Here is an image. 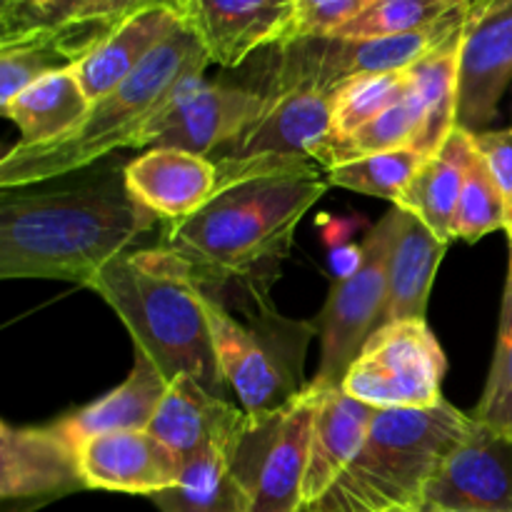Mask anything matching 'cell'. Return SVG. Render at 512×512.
Here are the masks:
<instances>
[{
  "label": "cell",
  "instance_id": "6da1fadb",
  "mask_svg": "<svg viewBox=\"0 0 512 512\" xmlns=\"http://www.w3.org/2000/svg\"><path fill=\"white\" fill-rule=\"evenodd\" d=\"M218 190L195 215L173 223L163 245L193 268L200 288L225 283L263 290L278 273L295 228L328 190L313 160L215 163Z\"/></svg>",
  "mask_w": 512,
  "mask_h": 512
},
{
  "label": "cell",
  "instance_id": "7a4b0ae2",
  "mask_svg": "<svg viewBox=\"0 0 512 512\" xmlns=\"http://www.w3.org/2000/svg\"><path fill=\"white\" fill-rule=\"evenodd\" d=\"M155 220L125 183L5 198L0 278L70 280L88 288Z\"/></svg>",
  "mask_w": 512,
  "mask_h": 512
},
{
  "label": "cell",
  "instance_id": "3957f363",
  "mask_svg": "<svg viewBox=\"0 0 512 512\" xmlns=\"http://www.w3.org/2000/svg\"><path fill=\"white\" fill-rule=\"evenodd\" d=\"M90 290L115 310L135 343V353L158 368L165 383L198 380L225 398V378L205 313V293L193 268L168 245L128 250L95 275Z\"/></svg>",
  "mask_w": 512,
  "mask_h": 512
},
{
  "label": "cell",
  "instance_id": "277c9868",
  "mask_svg": "<svg viewBox=\"0 0 512 512\" xmlns=\"http://www.w3.org/2000/svg\"><path fill=\"white\" fill-rule=\"evenodd\" d=\"M208 63L203 43L183 23L128 80L90 103L78 128L53 143H18L8 150L0 160V185L10 190L43 183L88 168L118 148H138L145 130L163 115L188 80L205 73Z\"/></svg>",
  "mask_w": 512,
  "mask_h": 512
},
{
  "label": "cell",
  "instance_id": "5b68a950",
  "mask_svg": "<svg viewBox=\"0 0 512 512\" xmlns=\"http://www.w3.org/2000/svg\"><path fill=\"white\" fill-rule=\"evenodd\" d=\"M470 428L473 415L448 400L435 408L378 410L363 448L310 512L420 508L430 478Z\"/></svg>",
  "mask_w": 512,
  "mask_h": 512
},
{
  "label": "cell",
  "instance_id": "8992f818",
  "mask_svg": "<svg viewBox=\"0 0 512 512\" xmlns=\"http://www.w3.org/2000/svg\"><path fill=\"white\" fill-rule=\"evenodd\" d=\"M205 293L210 333L225 383L235 390L250 418L283 410L305 390L303 358L318 325L293 323L255 290L250 323H240L218 295Z\"/></svg>",
  "mask_w": 512,
  "mask_h": 512
},
{
  "label": "cell",
  "instance_id": "52a82bcc",
  "mask_svg": "<svg viewBox=\"0 0 512 512\" xmlns=\"http://www.w3.org/2000/svg\"><path fill=\"white\" fill-rule=\"evenodd\" d=\"M398 225L400 208L395 205L363 240L355 268L330 288L328 303L315 323L320 330V365L310 383L315 390L343 388L350 365L383 325L388 260Z\"/></svg>",
  "mask_w": 512,
  "mask_h": 512
},
{
  "label": "cell",
  "instance_id": "ba28073f",
  "mask_svg": "<svg viewBox=\"0 0 512 512\" xmlns=\"http://www.w3.org/2000/svg\"><path fill=\"white\" fill-rule=\"evenodd\" d=\"M470 5H463L440 23L405 35L368 40L310 38L290 43L278 50L275 70L265 88L283 90L293 85H315L333 93L340 83L360 75L398 73L408 70L420 58L453 38L468 23Z\"/></svg>",
  "mask_w": 512,
  "mask_h": 512
},
{
  "label": "cell",
  "instance_id": "9c48e42d",
  "mask_svg": "<svg viewBox=\"0 0 512 512\" xmlns=\"http://www.w3.org/2000/svg\"><path fill=\"white\" fill-rule=\"evenodd\" d=\"M445 353L425 320L388 323L350 365L343 390L375 410H418L443 403Z\"/></svg>",
  "mask_w": 512,
  "mask_h": 512
},
{
  "label": "cell",
  "instance_id": "30bf717a",
  "mask_svg": "<svg viewBox=\"0 0 512 512\" xmlns=\"http://www.w3.org/2000/svg\"><path fill=\"white\" fill-rule=\"evenodd\" d=\"M313 385L283 410L250 418L238 445L228 455L230 468L250 493V512H303V485L308 475L310 438L315 418Z\"/></svg>",
  "mask_w": 512,
  "mask_h": 512
},
{
  "label": "cell",
  "instance_id": "8fae6325",
  "mask_svg": "<svg viewBox=\"0 0 512 512\" xmlns=\"http://www.w3.org/2000/svg\"><path fill=\"white\" fill-rule=\"evenodd\" d=\"M273 93L228 83L188 80L173 103L145 130L138 148H178L210 158L215 150L238 138L268 110Z\"/></svg>",
  "mask_w": 512,
  "mask_h": 512
},
{
  "label": "cell",
  "instance_id": "7c38bea8",
  "mask_svg": "<svg viewBox=\"0 0 512 512\" xmlns=\"http://www.w3.org/2000/svg\"><path fill=\"white\" fill-rule=\"evenodd\" d=\"M268 110L210 155L213 163L313 160L333 138V95L315 85L273 90Z\"/></svg>",
  "mask_w": 512,
  "mask_h": 512
},
{
  "label": "cell",
  "instance_id": "4fadbf2b",
  "mask_svg": "<svg viewBox=\"0 0 512 512\" xmlns=\"http://www.w3.org/2000/svg\"><path fill=\"white\" fill-rule=\"evenodd\" d=\"M423 505L440 510L512 512V435L473 418L425 488Z\"/></svg>",
  "mask_w": 512,
  "mask_h": 512
},
{
  "label": "cell",
  "instance_id": "5bb4252c",
  "mask_svg": "<svg viewBox=\"0 0 512 512\" xmlns=\"http://www.w3.org/2000/svg\"><path fill=\"white\" fill-rule=\"evenodd\" d=\"M512 80V0L468 13L460 48L458 128L483 133Z\"/></svg>",
  "mask_w": 512,
  "mask_h": 512
},
{
  "label": "cell",
  "instance_id": "9a60e30c",
  "mask_svg": "<svg viewBox=\"0 0 512 512\" xmlns=\"http://www.w3.org/2000/svg\"><path fill=\"white\" fill-rule=\"evenodd\" d=\"M248 428V413L205 390L190 375L168 383L148 433L175 455L180 465L218 448L233 453Z\"/></svg>",
  "mask_w": 512,
  "mask_h": 512
},
{
  "label": "cell",
  "instance_id": "2e32d148",
  "mask_svg": "<svg viewBox=\"0 0 512 512\" xmlns=\"http://www.w3.org/2000/svg\"><path fill=\"white\" fill-rule=\"evenodd\" d=\"M118 25L50 20L8 30L0 40V108L45 75L73 70Z\"/></svg>",
  "mask_w": 512,
  "mask_h": 512
},
{
  "label": "cell",
  "instance_id": "e0dca14e",
  "mask_svg": "<svg viewBox=\"0 0 512 512\" xmlns=\"http://www.w3.org/2000/svg\"><path fill=\"white\" fill-rule=\"evenodd\" d=\"M85 488L78 448L50 423L43 428H0V495L33 500Z\"/></svg>",
  "mask_w": 512,
  "mask_h": 512
},
{
  "label": "cell",
  "instance_id": "ac0fdd59",
  "mask_svg": "<svg viewBox=\"0 0 512 512\" xmlns=\"http://www.w3.org/2000/svg\"><path fill=\"white\" fill-rule=\"evenodd\" d=\"M85 488L153 495L178 483L180 463L148 430H123L88 438L78 448Z\"/></svg>",
  "mask_w": 512,
  "mask_h": 512
},
{
  "label": "cell",
  "instance_id": "d6986e66",
  "mask_svg": "<svg viewBox=\"0 0 512 512\" xmlns=\"http://www.w3.org/2000/svg\"><path fill=\"white\" fill-rule=\"evenodd\" d=\"M125 188L170 225L198 213L218 190L210 158L178 148H148L123 170Z\"/></svg>",
  "mask_w": 512,
  "mask_h": 512
},
{
  "label": "cell",
  "instance_id": "ffe728a7",
  "mask_svg": "<svg viewBox=\"0 0 512 512\" xmlns=\"http://www.w3.org/2000/svg\"><path fill=\"white\" fill-rule=\"evenodd\" d=\"M288 3L283 0H190L185 23L210 63L238 68L260 48H278Z\"/></svg>",
  "mask_w": 512,
  "mask_h": 512
},
{
  "label": "cell",
  "instance_id": "44dd1931",
  "mask_svg": "<svg viewBox=\"0 0 512 512\" xmlns=\"http://www.w3.org/2000/svg\"><path fill=\"white\" fill-rule=\"evenodd\" d=\"M315 393L318 400H315L308 475L303 485L305 510L315 508L343 475V470L353 463L378 415L373 405L350 398L343 388L315 390Z\"/></svg>",
  "mask_w": 512,
  "mask_h": 512
},
{
  "label": "cell",
  "instance_id": "7402d4cb",
  "mask_svg": "<svg viewBox=\"0 0 512 512\" xmlns=\"http://www.w3.org/2000/svg\"><path fill=\"white\" fill-rule=\"evenodd\" d=\"M445 248L448 243L435 230H430L418 215L400 208V225L388 260L383 325L400 323V320H425L430 290Z\"/></svg>",
  "mask_w": 512,
  "mask_h": 512
},
{
  "label": "cell",
  "instance_id": "603a6c76",
  "mask_svg": "<svg viewBox=\"0 0 512 512\" xmlns=\"http://www.w3.org/2000/svg\"><path fill=\"white\" fill-rule=\"evenodd\" d=\"M183 23L185 18L173 8H150L120 23L83 63L73 68L90 103L128 80Z\"/></svg>",
  "mask_w": 512,
  "mask_h": 512
},
{
  "label": "cell",
  "instance_id": "cb8c5ba5",
  "mask_svg": "<svg viewBox=\"0 0 512 512\" xmlns=\"http://www.w3.org/2000/svg\"><path fill=\"white\" fill-rule=\"evenodd\" d=\"M168 383L153 363L135 353L133 373L123 385L93 400L85 408L75 410L63 420H55L60 433L80 448L88 438L105 433H123V430H148Z\"/></svg>",
  "mask_w": 512,
  "mask_h": 512
},
{
  "label": "cell",
  "instance_id": "d4e9b609",
  "mask_svg": "<svg viewBox=\"0 0 512 512\" xmlns=\"http://www.w3.org/2000/svg\"><path fill=\"white\" fill-rule=\"evenodd\" d=\"M463 33L465 28L408 68V95L423 120L415 150L428 158L440 153V148L458 128V73Z\"/></svg>",
  "mask_w": 512,
  "mask_h": 512
},
{
  "label": "cell",
  "instance_id": "484cf974",
  "mask_svg": "<svg viewBox=\"0 0 512 512\" xmlns=\"http://www.w3.org/2000/svg\"><path fill=\"white\" fill-rule=\"evenodd\" d=\"M470 153H473V138L468 130L455 128L440 153L423 160L415 178L395 203L398 208L418 215L445 243L453 240L455 210H458Z\"/></svg>",
  "mask_w": 512,
  "mask_h": 512
},
{
  "label": "cell",
  "instance_id": "4316f807",
  "mask_svg": "<svg viewBox=\"0 0 512 512\" xmlns=\"http://www.w3.org/2000/svg\"><path fill=\"white\" fill-rule=\"evenodd\" d=\"M90 110V100L75 70L45 75L3 105L5 118L20 130L23 145H43L78 128Z\"/></svg>",
  "mask_w": 512,
  "mask_h": 512
},
{
  "label": "cell",
  "instance_id": "83f0119b",
  "mask_svg": "<svg viewBox=\"0 0 512 512\" xmlns=\"http://www.w3.org/2000/svg\"><path fill=\"white\" fill-rule=\"evenodd\" d=\"M163 512H250L253 500L230 468L228 453L213 448L180 465L178 483L153 495Z\"/></svg>",
  "mask_w": 512,
  "mask_h": 512
},
{
  "label": "cell",
  "instance_id": "f1b7e54d",
  "mask_svg": "<svg viewBox=\"0 0 512 512\" xmlns=\"http://www.w3.org/2000/svg\"><path fill=\"white\" fill-rule=\"evenodd\" d=\"M420 128H423L420 110L415 108L410 95L405 93V98L398 105H393L383 115L365 123L355 133L343 135V138H330V143L320 150L315 163L320 168L330 170L335 165L365 158V155L385 153V150L398 148H415V143L420 138Z\"/></svg>",
  "mask_w": 512,
  "mask_h": 512
},
{
  "label": "cell",
  "instance_id": "f546056e",
  "mask_svg": "<svg viewBox=\"0 0 512 512\" xmlns=\"http://www.w3.org/2000/svg\"><path fill=\"white\" fill-rule=\"evenodd\" d=\"M508 225V200H505L500 185L495 183L483 155L473 145L468 168H465L458 210H455L453 238H463L465 243H478L480 238H485L488 233H495V230H505L508 233Z\"/></svg>",
  "mask_w": 512,
  "mask_h": 512
},
{
  "label": "cell",
  "instance_id": "4dcf8cb0",
  "mask_svg": "<svg viewBox=\"0 0 512 512\" xmlns=\"http://www.w3.org/2000/svg\"><path fill=\"white\" fill-rule=\"evenodd\" d=\"M425 158L428 155L415 148L385 150V153L365 155V158L335 165V168L325 170V178L330 185L398 203Z\"/></svg>",
  "mask_w": 512,
  "mask_h": 512
},
{
  "label": "cell",
  "instance_id": "1f68e13d",
  "mask_svg": "<svg viewBox=\"0 0 512 512\" xmlns=\"http://www.w3.org/2000/svg\"><path fill=\"white\" fill-rule=\"evenodd\" d=\"M463 5L470 3L468 0H373L358 18L335 30L330 38L368 40L415 33L440 23Z\"/></svg>",
  "mask_w": 512,
  "mask_h": 512
},
{
  "label": "cell",
  "instance_id": "d6a6232c",
  "mask_svg": "<svg viewBox=\"0 0 512 512\" xmlns=\"http://www.w3.org/2000/svg\"><path fill=\"white\" fill-rule=\"evenodd\" d=\"M410 88L408 70L398 73L360 75L340 83L333 90V138L355 133L365 123L375 120L398 105Z\"/></svg>",
  "mask_w": 512,
  "mask_h": 512
},
{
  "label": "cell",
  "instance_id": "836d02e7",
  "mask_svg": "<svg viewBox=\"0 0 512 512\" xmlns=\"http://www.w3.org/2000/svg\"><path fill=\"white\" fill-rule=\"evenodd\" d=\"M473 418L512 435V243L508 280H505L503 293V310H500L498 343H495L488 383H485L483 398H480Z\"/></svg>",
  "mask_w": 512,
  "mask_h": 512
},
{
  "label": "cell",
  "instance_id": "e575fe53",
  "mask_svg": "<svg viewBox=\"0 0 512 512\" xmlns=\"http://www.w3.org/2000/svg\"><path fill=\"white\" fill-rule=\"evenodd\" d=\"M373 0H288L278 48L310 38H330L335 30L358 18Z\"/></svg>",
  "mask_w": 512,
  "mask_h": 512
},
{
  "label": "cell",
  "instance_id": "d590c367",
  "mask_svg": "<svg viewBox=\"0 0 512 512\" xmlns=\"http://www.w3.org/2000/svg\"><path fill=\"white\" fill-rule=\"evenodd\" d=\"M150 8H173L185 18V5L180 0H78L55 20H78V23L120 25L133 15Z\"/></svg>",
  "mask_w": 512,
  "mask_h": 512
},
{
  "label": "cell",
  "instance_id": "8d00e7d4",
  "mask_svg": "<svg viewBox=\"0 0 512 512\" xmlns=\"http://www.w3.org/2000/svg\"><path fill=\"white\" fill-rule=\"evenodd\" d=\"M475 150L483 155L493 173L495 183L503 190L512 210V128L508 130H483V133H470Z\"/></svg>",
  "mask_w": 512,
  "mask_h": 512
},
{
  "label": "cell",
  "instance_id": "74e56055",
  "mask_svg": "<svg viewBox=\"0 0 512 512\" xmlns=\"http://www.w3.org/2000/svg\"><path fill=\"white\" fill-rule=\"evenodd\" d=\"M75 3L78 0H5L3 33L30 28V25L38 23H50V20L60 18Z\"/></svg>",
  "mask_w": 512,
  "mask_h": 512
},
{
  "label": "cell",
  "instance_id": "f35d334b",
  "mask_svg": "<svg viewBox=\"0 0 512 512\" xmlns=\"http://www.w3.org/2000/svg\"><path fill=\"white\" fill-rule=\"evenodd\" d=\"M470 3V13H480V10L490 8V5L500 3V0H468Z\"/></svg>",
  "mask_w": 512,
  "mask_h": 512
},
{
  "label": "cell",
  "instance_id": "ab89813d",
  "mask_svg": "<svg viewBox=\"0 0 512 512\" xmlns=\"http://www.w3.org/2000/svg\"><path fill=\"white\" fill-rule=\"evenodd\" d=\"M398 512H468V510H440V508H430V505H420V508L398 510Z\"/></svg>",
  "mask_w": 512,
  "mask_h": 512
},
{
  "label": "cell",
  "instance_id": "60d3db41",
  "mask_svg": "<svg viewBox=\"0 0 512 512\" xmlns=\"http://www.w3.org/2000/svg\"><path fill=\"white\" fill-rule=\"evenodd\" d=\"M508 240L512 243V225H510V230H508Z\"/></svg>",
  "mask_w": 512,
  "mask_h": 512
},
{
  "label": "cell",
  "instance_id": "b9f144b4",
  "mask_svg": "<svg viewBox=\"0 0 512 512\" xmlns=\"http://www.w3.org/2000/svg\"><path fill=\"white\" fill-rule=\"evenodd\" d=\"M180 3H183V5H185V8H188V3H190V0H180Z\"/></svg>",
  "mask_w": 512,
  "mask_h": 512
},
{
  "label": "cell",
  "instance_id": "7bdbcfd3",
  "mask_svg": "<svg viewBox=\"0 0 512 512\" xmlns=\"http://www.w3.org/2000/svg\"><path fill=\"white\" fill-rule=\"evenodd\" d=\"M510 225H512V210H510ZM510 225H508V230H510Z\"/></svg>",
  "mask_w": 512,
  "mask_h": 512
},
{
  "label": "cell",
  "instance_id": "ee69618b",
  "mask_svg": "<svg viewBox=\"0 0 512 512\" xmlns=\"http://www.w3.org/2000/svg\"><path fill=\"white\" fill-rule=\"evenodd\" d=\"M283 3H288V0H283Z\"/></svg>",
  "mask_w": 512,
  "mask_h": 512
},
{
  "label": "cell",
  "instance_id": "f6af8a7d",
  "mask_svg": "<svg viewBox=\"0 0 512 512\" xmlns=\"http://www.w3.org/2000/svg\"><path fill=\"white\" fill-rule=\"evenodd\" d=\"M308 512H310V510H308Z\"/></svg>",
  "mask_w": 512,
  "mask_h": 512
}]
</instances>
